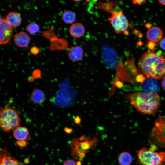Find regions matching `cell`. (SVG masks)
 <instances>
[{
	"label": "cell",
	"mask_w": 165,
	"mask_h": 165,
	"mask_svg": "<svg viewBox=\"0 0 165 165\" xmlns=\"http://www.w3.org/2000/svg\"><path fill=\"white\" fill-rule=\"evenodd\" d=\"M138 66L148 78L160 79L165 76V59L162 54L152 51L145 53L140 59Z\"/></svg>",
	"instance_id": "1"
},
{
	"label": "cell",
	"mask_w": 165,
	"mask_h": 165,
	"mask_svg": "<svg viewBox=\"0 0 165 165\" xmlns=\"http://www.w3.org/2000/svg\"><path fill=\"white\" fill-rule=\"evenodd\" d=\"M126 98L137 111L145 114L156 112L161 104L160 97L157 93L136 91L128 94Z\"/></svg>",
	"instance_id": "2"
},
{
	"label": "cell",
	"mask_w": 165,
	"mask_h": 165,
	"mask_svg": "<svg viewBox=\"0 0 165 165\" xmlns=\"http://www.w3.org/2000/svg\"><path fill=\"white\" fill-rule=\"evenodd\" d=\"M0 116V127L4 131L9 132L20 126L19 111L10 106H6L1 109Z\"/></svg>",
	"instance_id": "3"
},
{
	"label": "cell",
	"mask_w": 165,
	"mask_h": 165,
	"mask_svg": "<svg viewBox=\"0 0 165 165\" xmlns=\"http://www.w3.org/2000/svg\"><path fill=\"white\" fill-rule=\"evenodd\" d=\"M101 7L111 14L108 20L115 31L117 33H125L128 28V20L122 11H116L108 5L107 3H102Z\"/></svg>",
	"instance_id": "4"
},
{
	"label": "cell",
	"mask_w": 165,
	"mask_h": 165,
	"mask_svg": "<svg viewBox=\"0 0 165 165\" xmlns=\"http://www.w3.org/2000/svg\"><path fill=\"white\" fill-rule=\"evenodd\" d=\"M137 156L138 162L142 165H162L165 162V152H156L152 148H142Z\"/></svg>",
	"instance_id": "5"
},
{
	"label": "cell",
	"mask_w": 165,
	"mask_h": 165,
	"mask_svg": "<svg viewBox=\"0 0 165 165\" xmlns=\"http://www.w3.org/2000/svg\"><path fill=\"white\" fill-rule=\"evenodd\" d=\"M102 57L105 65L110 68L116 67L119 61L118 60L116 52L108 46H105L103 47L102 52Z\"/></svg>",
	"instance_id": "6"
},
{
	"label": "cell",
	"mask_w": 165,
	"mask_h": 165,
	"mask_svg": "<svg viewBox=\"0 0 165 165\" xmlns=\"http://www.w3.org/2000/svg\"><path fill=\"white\" fill-rule=\"evenodd\" d=\"M13 27L7 21L5 18H1L0 22V43L6 44L10 40L13 33Z\"/></svg>",
	"instance_id": "7"
},
{
	"label": "cell",
	"mask_w": 165,
	"mask_h": 165,
	"mask_svg": "<svg viewBox=\"0 0 165 165\" xmlns=\"http://www.w3.org/2000/svg\"><path fill=\"white\" fill-rule=\"evenodd\" d=\"M143 92L151 93H157L160 90V87L156 79L148 78L145 80L141 85Z\"/></svg>",
	"instance_id": "8"
},
{
	"label": "cell",
	"mask_w": 165,
	"mask_h": 165,
	"mask_svg": "<svg viewBox=\"0 0 165 165\" xmlns=\"http://www.w3.org/2000/svg\"><path fill=\"white\" fill-rule=\"evenodd\" d=\"M0 165H22L21 162L18 161L11 156L6 150H0Z\"/></svg>",
	"instance_id": "9"
},
{
	"label": "cell",
	"mask_w": 165,
	"mask_h": 165,
	"mask_svg": "<svg viewBox=\"0 0 165 165\" xmlns=\"http://www.w3.org/2000/svg\"><path fill=\"white\" fill-rule=\"evenodd\" d=\"M163 35V31L157 27L150 28L146 33V36L150 42L154 43L160 41L162 39Z\"/></svg>",
	"instance_id": "10"
},
{
	"label": "cell",
	"mask_w": 165,
	"mask_h": 165,
	"mask_svg": "<svg viewBox=\"0 0 165 165\" xmlns=\"http://www.w3.org/2000/svg\"><path fill=\"white\" fill-rule=\"evenodd\" d=\"M30 41L29 36L24 31H20L14 35V42L19 47H25L29 44Z\"/></svg>",
	"instance_id": "11"
},
{
	"label": "cell",
	"mask_w": 165,
	"mask_h": 165,
	"mask_svg": "<svg viewBox=\"0 0 165 165\" xmlns=\"http://www.w3.org/2000/svg\"><path fill=\"white\" fill-rule=\"evenodd\" d=\"M84 51L83 49L80 46H75L70 48L68 51V57L72 61H78L83 58Z\"/></svg>",
	"instance_id": "12"
},
{
	"label": "cell",
	"mask_w": 165,
	"mask_h": 165,
	"mask_svg": "<svg viewBox=\"0 0 165 165\" xmlns=\"http://www.w3.org/2000/svg\"><path fill=\"white\" fill-rule=\"evenodd\" d=\"M80 141L78 138H73L71 142V156L75 158L79 159V156L81 154H86L87 152L84 151L81 147Z\"/></svg>",
	"instance_id": "13"
},
{
	"label": "cell",
	"mask_w": 165,
	"mask_h": 165,
	"mask_svg": "<svg viewBox=\"0 0 165 165\" xmlns=\"http://www.w3.org/2000/svg\"><path fill=\"white\" fill-rule=\"evenodd\" d=\"M70 35L75 38H79L82 37L85 32L84 26L80 23H76L73 24L69 29Z\"/></svg>",
	"instance_id": "14"
},
{
	"label": "cell",
	"mask_w": 165,
	"mask_h": 165,
	"mask_svg": "<svg viewBox=\"0 0 165 165\" xmlns=\"http://www.w3.org/2000/svg\"><path fill=\"white\" fill-rule=\"evenodd\" d=\"M5 18L7 22L13 27L18 26L21 22V18L20 15L15 11L9 12Z\"/></svg>",
	"instance_id": "15"
},
{
	"label": "cell",
	"mask_w": 165,
	"mask_h": 165,
	"mask_svg": "<svg viewBox=\"0 0 165 165\" xmlns=\"http://www.w3.org/2000/svg\"><path fill=\"white\" fill-rule=\"evenodd\" d=\"M29 134V132L27 127L20 126L15 129L13 133L14 138L19 141L27 140Z\"/></svg>",
	"instance_id": "16"
},
{
	"label": "cell",
	"mask_w": 165,
	"mask_h": 165,
	"mask_svg": "<svg viewBox=\"0 0 165 165\" xmlns=\"http://www.w3.org/2000/svg\"><path fill=\"white\" fill-rule=\"evenodd\" d=\"M30 98L32 102L34 104H41L45 100V94L41 90L34 88L31 94Z\"/></svg>",
	"instance_id": "17"
},
{
	"label": "cell",
	"mask_w": 165,
	"mask_h": 165,
	"mask_svg": "<svg viewBox=\"0 0 165 165\" xmlns=\"http://www.w3.org/2000/svg\"><path fill=\"white\" fill-rule=\"evenodd\" d=\"M132 157L129 152H124L120 153L118 158L120 165H130L132 162Z\"/></svg>",
	"instance_id": "18"
},
{
	"label": "cell",
	"mask_w": 165,
	"mask_h": 165,
	"mask_svg": "<svg viewBox=\"0 0 165 165\" xmlns=\"http://www.w3.org/2000/svg\"><path fill=\"white\" fill-rule=\"evenodd\" d=\"M76 18L75 13L69 10H65L61 15V19L64 23L67 24L73 23L75 21Z\"/></svg>",
	"instance_id": "19"
},
{
	"label": "cell",
	"mask_w": 165,
	"mask_h": 165,
	"mask_svg": "<svg viewBox=\"0 0 165 165\" xmlns=\"http://www.w3.org/2000/svg\"><path fill=\"white\" fill-rule=\"evenodd\" d=\"M39 25L34 22H31L26 27V30L31 35L34 34L38 32L39 30Z\"/></svg>",
	"instance_id": "20"
},
{
	"label": "cell",
	"mask_w": 165,
	"mask_h": 165,
	"mask_svg": "<svg viewBox=\"0 0 165 165\" xmlns=\"http://www.w3.org/2000/svg\"><path fill=\"white\" fill-rule=\"evenodd\" d=\"M30 51L32 54L35 55L39 53L40 49L36 46H33L31 47Z\"/></svg>",
	"instance_id": "21"
},
{
	"label": "cell",
	"mask_w": 165,
	"mask_h": 165,
	"mask_svg": "<svg viewBox=\"0 0 165 165\" xmlns=\"http://www.w3.org/2000/svg\"><path fill=\"white\" fill-rule=\"evenodd\" d=\"M136 80L137 82L142 83L145 80V79L143 75L139 74L136 76Z\"/></svg>",
	"instance_id": "22"
},
{
	"label": "cell",
	"mask_w": 165,
	"mask_h": 165,
	"mask_svg": "<svg viewBox=\"0 0 165 165\" xmlns=\"http://www.w3.org/2000/svg\"><path fill=\"white\" fill-rule=\"evenodd\" d=\"M63 165H76L74 160L73 159H69L65 160L63 163Z\"/></svg>",
	"instance_id": "23"
},
{
	"label": "cell",
	"mask_w": 165,
	"mask_h": 165,
	"mask_svg": "<svg viewBox=\"0 0 165 165\" xmlns=\"http://www.w3.org/2000/svg\"><path fill=\"white\" fill-rule=\"evenodd\" d=\"M27 140L24 141H17L16 144L17 145L20 147H24L26 146L27 144Z\"/></svg>",
	"instance_id": "24"
},
{
	"label": "cell",
	"mask_w": 165,
	"mask_h": 165,
	"mask_svg": "<svg viewBox=\"0 0 165 165\" xmlns=\"http://www.w3.org/2000/svg\"><path fill=\"white\" fill-rule=\"evenodd\" d=\"M81 122V118L79 116H77L74 118V123L77 125H80Z\"/></svg>",
	"instance_id": "25"
},
{
	"label": "cell",
	"mask_w": 165,
	"mask_h": 165,
	"mask_svg": "<svg viewBox=\"0 0 165 165\" xmlns=\"http://www.w3.org/2000/svg\"><path fill=\"white\" fill-rule=\"evenodd\" d=\"M132 3L134 4H137L138 5H141L145 3L146 2V0H133L132 1Z\"/></svg>",
	"instance_id": "26"
},
{
	"label": "cell",
	"mask_w": 165,
	"mask_h": 165,
	"mask_svg": "<svg viewBox=\"0 0 165 165\" xmlns=\"http://www.w3.org/2000/svg\"><path fill=\"white\" fill-rule=\"evenodd\" d=\"M160 45L162 49L165 50V37L162 38L160 40Z\"/></svg>",
	"instance_id": "27"
},
{
	"label": "cell",
	"mask_w": 165,
	"mask_h": 165,
	"mask_svg": "<svg viewBox=\"0 0 165 165\" xmlns=\"http://www.w3.org/2000/svg\"><path fill=\"white\" fill-rule=\"evenodd\" d=\"M34 75V77L36 78L37 77H39L40 76V71L38 70H36L34 71L33 72V75Z\"/></svg>",
	"instance_id": "28"
},
{
	"label": "cell",
	"mask_w": 165,
	"mask_h": 165,
	"mask_svg": "<svg viewBox=\"0 0 165 165\" xmlns=\"http://www.w3.org/2000/svg\"><path fill=\"white\" fill-rule=\"evenodd\" d=\"M155 46V43L149 42L148 44V47L151 50H153Z\"/></svg>",
	"instance_id": "29"
},
{
	"label": "cell",
	"mask_w": 165,
	"mask_h": 165,
	"mask_svg": "<svg viewBox=\"0 0 165 165\" xmlns=\"http://www.w3.org/2000/svg\"><path fill=\"white\" fill-rule=\"evenodd\" d=\"M64 130L66 133L68 134H71L72 132L73 131V130L72 129L68 128L67 127L64 128Z\"/></svg>",
	"instance_id": "30"
},
{
	"label": "cell",
	"mask_w": 165,
	"mask_h": 165,
	"mask_svg": "<svg viewBox=\"0 0 165 165\" xmlns=\"http://www.w3.org/2000/svg\"><path fill=\"white\" fill-rule=\"evenodd\" d=\"M161 86L163 88L165 89V76L162 79Z\"/></svg>",
	"instance_id": "31"
},
{
	"label": "cell",
	"mask_w": 165,
	"mask_h": 165,
	"mask_svg": "<svg viewBox=\"0 0 165 165\" xmlns=\"http://www.w3.org/2000/svg\"><path fill=\"white\" fill-rule=\"evenodd\" d=\"M158 2L161 4L165 6V0H159Z\"/></svg>",
	"instance_id": "32"
},
{
	"label": "cell",
	"mask_w": 165,
	"mask_h": 165,
	"mask_svg": "<svg viewBox=\"0 0 165 165\" xmlns=\"http://www.w3.org/2000/svg\"><path fill=\"white\" fill-rule=\"evenodd\" d=\"M76 165H82V160H79L77 161L76 162Z\"/></svg>",
	"instance_id": "33"
},
{
	"label": "cell",
	"mask_w": 165,
	"mask_h": 165,
	"mask_svg": "<svg viewBox=\"0 0 165 165\" xmlns=\"http://www.w3.org/2000/svg\"><path fill=\"white\" fill-rule=\"evenodd\" d=\"M165 165V164H163V165Z\"/></svg>",
	"instance_id": "34"
}]
</instances>
